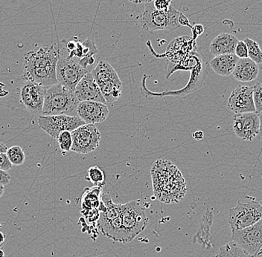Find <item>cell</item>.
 <instances>
[{"label": "cell", "instance_id": "20", "mask_svg": "<svg viewBox=\"0 0 262 257\" xmlns=\"http://www.w3.org/2000/svg\"><path fill=\"white\" fill-rule=\"evenodd\" d=\"M238 60L235 54L219 55L211 60L210 66L217 75L228 77L233 73Z\"/></svg>", "mask_w": 262, "mask_h": 257}, {"label": "cell", "instance_id": "11", "mask_svg": "<svg viewBox=\"0 0 262 257\" xmlns=\"http://www.w3.org/2000/svg\"><path fill=\"white\" fill-rule=\"evenodd\" d=\"M232 241L251 256L262 247V219L242 230H231Z\"/></svg>", "mask_w": 262, "mask_h": 257}, {"label": "cell", "instance_id": "15", "mask_svg": "<svg viewBox=\"0 0 262 257\" xmlns=\"http://www.w3.org/2000/svg\"><path fill=\"white\" fill-rule=\"evenodd\" d=\"M77 116L86 124L104 122L109 114L106 104L96 101H81L77 107Z\"/></svg>", "mask_w": 262, "mask_h": 257}, {"label": "cell", "instance_id": "24", "mask_svg": "<svg viewBox=\"0 0 262 257\" xmlns=\"http://www.w3.org/2000/svg\"><path fill=\"white\" fill-rule=\"evenodd\" d=\"M245 42L248 49V57L256 64H262V50L259 44L252 39H245Z\"/></svg>", "mask_w": 262, "mask_h": 257}, {"label": "cell", "instance_id": "17", "mask_svg": "<svg viewBox=\"0 0 262 257\" xmlns=\"http://www.w3.org/2000/svg\"><path fill=\"white\" fill-rule=\"evenodd\" d=\"M98 227L103 235L116 242L127 243L129 241L127 233L123 227L122 216L106 222H98Z\"/></svg>", "mask_w": 262, "mask_h": 257}, {"label": "cell", "instance_id": "34", "mask_svg": "<svg viewBox=\"0 0 262 257\" xmlns=\"http://www.w3.org/2000/svg\"><path fill=\"white\" fill-rule=\"evenodd\" d=\"M191 31H192L193 34H194L195 37L201 35L204 32V28L202 25H195L194 26H192L191 28Z\"/></svg>", "mask_w": 262, "mask_h": 257}, {"label": "cell", "instance_id": "41", "mask_svg": "<svg viewBox=\"0 0 262 257\" xmlns=\"http://www.w3.org/2000/svg\"><path fill=\"white\" fill-rule=\"evenodd\" d=\"M8 148L6 145L4 144L0 143V154L3 153H6L7 152Z\"/></svg>", "mask_w": 262, "mask_h": 257}, {"label": "cell", "instance_id": "19", "mask_svg": "<svg viewBox=\"0 0 262 257\" xmlns=\"http://www.w3.org/2000/svg\"><path fill=\"white\" fill-rule=\"evenodd\" d=\"M259 74L258 65L250 58L239 59L232 76L241 82H250L256 79Z\"/></svg>", "mask_w": 262, "mask_h": 257}, {"label": "cell", "instance_id": "26", "mask_svg": "<svg viewBox=\"0 0 262 257\" xmlns=\"http://www.w3.org/2000/svg\"><path fill=\"white\" fill-rule=\"evenodd\" d=\"M86 179L90 182L93 183L95 186H102L104 185V172L100 169L98 167H92L88 171V176Z\"/></svg>", "mask_w": 262, "mask_h": 257}, {"label": "cell", "instance_id": "1", "mask_svg": "<svg viewBox=\"0 0 262 257\" xmlns=\"http://www.w3.org/2000/svg\"><path fill=\"white\" fill-rule=\"evenodd\" d=\"M60 55V47L57 43L29 51L24 55L22 79L47 88L57 84L56 65Z\"/></svg>", "mask_w": 262, "mask_h": 257}, {"label": "cell", "instance_id": "31", "mask_svg": "<svg viewBox=\"0 0 262 257\" xmlns=\"http://www.w3.org/2000/svg\"><path fill=\"white\" fill-rule=\"evenodd\" d=\"M172 0H154V6L159 11L166 12L171 7Z\"/></svg>", "mask_w": 262, "mask_h": 257}, {"label": "cell", "instance_id": "6", "mask_svg": "<svg viewBox=\"0 0 262 257\" xmlns=\"http://www.w3.org/2000/svg\"><path fill=\"white\" fill-rule=\"evenodd\" d=\"M247 201H237V205L229 209L228 222L231 230H242L253 225L262 219V204L255 198L248 196Z\"/></svg>", "mask_w": 262, "mask_h": 257}, {"label": "cell", "instance_id": "12", "mask_svg": "<svg viewBox=\"0 0 262 257\" xmlns=\"http://www.w3.org/2000/svg\"><path fill=\"white\" fill-rule=\"evenodd\" d=\"M47 89L38 83L24 81L19 89L21 102L29 112L42 114Z\"/></svg>", "mask_w": 262, "mask_h": 257}, {"label": "cell", "instance_id": "7", "mask_svg": "<svg viewBox=\"0 0 262 257\" xmlns=\"http://www.w3.org/2000/svg\"><path fill=\"white\" fill-rule=\"evenodd\" d=\"M88 73L89 70L83 68L73 58H69L60 51L56 65L57 83L74 91L78 83Z\"/></svg>", "mask_w": 262, "mask_h": 257}, {"label": "cell", "instance_id": "4", "mask_svg": "<svg viewBox=\"0 0 262 257\" xmlns=\"http://www.w3.org/2000/svg\"><path fill=\"white\" fill-rule=\"evenodd\" d=\"M180 14L181 12L173 6H171L168 11L164 12L156 9L153 2L145 3V9L141 15V28L147 32L176 30L180 26Z\"/></svg>", "mask_w": 262, "mask_h": 257}, {"label": "cell", "instance_id": "32", "mask_svg": "<svg viewBox=\"0 0 262 257\" xmlns=\"http://www.w3.org/2000/svg\"><path fill=\"white\" fill-rule=\"evenodd\" d=\"M13 165L8 158L7 154L3 153L0 154V170L8 172V170L12 168Z\"/></svg>", "mask_w": 262, "mask_h": 257}, {"label": "cell", "instance_id": "5", "mask_svg": "<svg viewBox=\"0 0 262 257\" xmlns=\"http://www.w3.org/2000/svg\"><path fill=\"white\" fill-rule=\"evenodd\" d=\"M95 81L101 90L106 105L118 101L122 92V83L114 67L108 62L100 61L91 72Z\"/></svg>", "mask_w": 262, "mask_h": 257}, {"label": "cell", "instance_id": "27", "mask_svg": "<svg viewBox=\"0 0 262 257\" xmlns=\"http://www.w3.org/2000/svg\"><path fill=\"white\" fill-rule=\"evenodd\" d=\"M56 140L62 151H71L72 147H73V136H72L71 132L63 131L58 135Z\"/></svg>", "mask_w": 262, "mask_h": 257}, {"label": "cell", "instance_id": "36", "mask_svg": "<svg viewBox=\"0 0 262 257\" xmlns=\"http://www.w3.org/2000/svg\"><path fill=\"white\" fill-rule=\"evenodd\" d=\"M65 45L66 49L68 51L69 53H70V52H73L75 48H76V42H75V41H70Z\"/></svg>", "mask_w": 262, "mask_h": 257}, {"label": "cell", "instance_id": "28", "mask_svg": "<svg viewBox=\"0 0 262 257\" xmlns=\"http://www.w3.org/2000/svg\"><path fill=\"white\" fill-rule=\"evenodd\" d=\"M82 45H83V58L94 57L98 53L97 47L94 41L91 39L85 40L84 42H82Z\"/></svg>", "mask_w": 262, "mask_h": 257}, {"label": "cell", "instance_id": "45", "mask_svg": "<svg viewBox=\"0 0 262 257\" xmlns=\"http://www.w3.org/2000/svg\"><path fill=\"white\" fill-rule=\"evenodd\" d=\"M260 203H261V204H262V201H261V202H260Z\"/></svg>", "mask_w": 262, "mask_h": 257}, {"label": "cell", "instance_id": "37", "mask_svg": "<svg viewBox=\"0 0 262 257\" xmlns=\"http://www.w3.org/2000/svg\"><path fill=\"white\" fill-rule=\"evenodd\" d=\"M193 137H194L195 140H202V139H204V132H202V131H196V132L193 134Z\"/></svg>", "mask_w": 262, "mask_h": 257}, {"label": "cell", "instance_id": "14", "mask_svg": "<svg viewBox=\"0 0 262 257\" xmlns=\"http://www.w3.org/2000/svg\"><path fill=\"white\" fill-rule=\"evenodd\" d=\"M227 108L235 114L256 112L253 101V86L239 85L231 93Z\"/></svg>", "mask_w": 262, "mask_h": 257}, {"label": "cell", "instance_id": "25", "mask_svg": "<svg viewBox=\"0 0 262 257\" xmlns=\"http://www.w3.org/2000/svg\"><path fill=\"white\" fill-rule=\"evenodd\" d=\"M6 154L11 163L15 166H20L26 161L24 150L19 146H14L8 149Z\"/></svg>", "mask_w": 262, "mask_h": 257}, {"label": "cell", "instance_id": "2", "mask_svg": "<svg viewBox=\"0 0 262 257\" xmlns=\"http://www.w3.org/2000/svg\"><path fill=\"white\" fill-rule=\"evenodd\" d=\"M154 193L159 201L177 203L184 197L187 188L186 181L178 168L168 160L155 161L150 170Z\"/></svg>", "mask_w": 262, "mask_h": 257}, {"label": "cell", "instance_id": "13", "mask_svg": "<svg viewBox=\"0 0 262 257\" xmlns=\"http://www.w3.org/2000/svg\"><path fill=\"white\" fill-rule=\"evenodd\" d=\"M233 131L241 140L252 142L258 137L260 121L257 112L235 114L233 118Z\"/></svg>", "mask_w": 262, "mask_h": 257}, {"label": "cell", "instance_id": "8", "mask_svg": "<svg viewBox=\"0 0 262 257\" xmlns=\"http://www.w3.org/2000/svg\"><path fill=\"white\" fill-rule=\"evenodd\" d=\"M122 224L130 242L142 233L148 223V218L138 201L124 204L122 214Z\"/></svg>", "mask_w": 262, "mask_h": 257}, {"label": "cell", "instance_id": "35", "mask_svg": "<svg viewBox=\"0 0 262 257\" xmlns=\"http://www.w3.org/2000/svg\"><path fill=\"white\" fill-rule=\"evenodd\" d=\"M179 24L180 26H188V27L192 28V26H191V24H190L189 20H188V19L187 17H186V16L184 15L183 14H180V17H179Z\"/></svg>", "mask_w": 262, "mask_h": 257}, {"label": "cell", "instance_id": "22", "mask_svg": "<svg viewBox=\"0 0 262 257\" xmlns=\"http://www.w3.org/2000/svg\"><path fill=\"white\" fill-rule=\"evenodd\" d=\"M213 219H214V214L212 209H208L203 216L202 220H201V229L196 234L194 240L198 239V242L199 243L203 244L206 247H212L210 243V229L212 225Z\"/></svg>", "mask_w": 262, "mask_h": 257}, {"label": "cell", "instance_id": "44", "mask_svg": "<svg viewBox=\"0 0 262 257\" xmlns=\"http://www.w3.org/2000/svg\"><path fill=\"white\" fill-rule=\"evenodd\" d=\"M0 257H5V253L3 250L0 248Z\"/></svg>", "mask_w": 262, "mask_h": 257}, {"label": "cell", "instance_id": "3", "mask_svg": "<svg viewBox=\"0 0 262 257\" xmlns=\"http://www.w3.org/2000/svg\"><path fill=\"white\" fill-rule=\"evenodd\" d=\"M79 103L73 91L57 83L47 88L42 115L77 116V107Z\"/></svg>", "mask_w": 262, "mask_h": 257}, {"label": "cell", "instance_id": "18", "mask_svg": "<svg viewBox=\"0 0 262 257\" xmlns=\"http://www.w3.org/2000/svg\"><path fill=\"white\" fill-rule=\"evenodd\" d=\"M238 42L236 36L229 33H222L213 39L209 46V52L214 56L235 54Z\"/></svg>", "mask_w": 262, "mask_h": 257}, {"label": "cell", "instance_id": "42", "mask_svg": "<svg viewBox=\"0 0 262 257\" xmlns=\"http://www.w3.org/2000/svg\"><path fill=\"white\" fill-rule=\"evenodd\" d=\"M4 192H5L4 184H1V183H0V198H1L2 196H3V194H4Z\"/></svg>", "mask_w": 262, "mask_h": 257}, {"label": "cell", "instance_id": "43", "mask_svg": "<svg viewBox=\"0 0 262 257\" xmlns=\"http://www.w3.org/2000/svg\"><path fill=\"white\" fill-rule=\"evenodd\" d=\"M253 257H262V247Z\"/></svg>", "mask_w": 262, "mask_h": 257}, {"label": "cell", "instance_id": "29", "mask_svg": "<svg viewBox=\"0 0 262 257\" xmlns=\"http://www.w3.org/2000/svg\"><path fill=\"white\" fill-rule=\"evenodd\" d=\"M253 101L256 112H262V83H258L253 86Z\"/></svg>", "mask_w": 262, "mask_h": 257}, {"label": "cell", "instance_id": "9", "mask_svg": "<svg viewBox=\"0 0 262 257\" xmlns=\"http://www.w3.org/2000/svg\"><path fill=\"white\" fill-rule=\"evenodd\" d=\"M85 124L78 116L67 115H41L38 119V125L49 136L57 139L63 131L73 132L78 127Z\"/></svg>", "mask_w": 262, "mask_h": 257}, {"label": "cell", "instance_id": "16", "mask_svg": "<svg viewBox=\"0 0 262 257\" xmlns=\"http://www.w3.org/2000/svg\"><path fill=\"white\" fill-rule=\"evenodd\" d=\"M74 92L79 102L96 101L106 104L105 99L90 72L85 75L78 83Z\"/></svg>", "mask_w": 262, "mask_h": 257}, {"label": "cell", "instance_id": "30", "mask_svg": "<svg viewBox=\"0 0 262 257\" xmlns=\"http://www.w3.org/2000/svg\"><path fill=\"white\" fill-rule=\"evenodd\" d=\"M235 55L239 59L248 58V49L244 40H238L235 47Z\"/></svg>", "mask_w": 262, "mask_h": 257}, {"label": "cell", "instance_id": "40", "mask_svg": "<svg viewBox=\"0 0 262 257\" xmlns=\"http://www.w3.org/2000/svg\"><path fill=\"white\" fill-rule=\"evenodd\" d=\"M131 3H134V4H141V3H147L153 2L154 0H129Z\"/></svg>", "mask_w": 262, "mask_h": 257}, {"label": "cell", "instance_id": "10", "mask_svg": "<svg viewBox=\"0 0 262 257\" xmlns=\"http://www.w3.org/2000/svg\"><path fill=\"white\" fill-rule=\"evenodd\" d=\"M71 133L73 136L71 151L88 154L99 147L101 133L95 124H83Z\"/></svg>", "mask_w": 262, "mask_h": 257}, {"label": "cell", "instance_id": "38", "mask_svg": "<svg viewBox=\"0 0 262 257\" xmlns=\"http://www.w3.org/2000/svg\"><path fill=\"white\" fill-rule=\"evenodd\" d=\"M258 117H259L260 127L259 132H258V138L262 142V112L258 113Z\"/></svg>", "mask_w": 262, "mask_h": 257}, {"label": "cell", "instance_id": "39", "mask_svg": "<svg viewBox=\"0 0 262 257\" xmlns=\"http://www.w3.org/2000/svg\"><path fill=\"white\" fill-rule=\"evenodd\" d=\"M5 242H6V236L3 232L0 231V248H3Z\"/></svg>", "mask_w": 262, "mask_h": 257}, {"label": "cell", "instance_id": "21", "mask_svg": "<svg viewBox=\"0 0 262 257\" xmlns=\"http://www.w3.org/2000/svg\"><path fill=\"white\" fill-rule=\"evenodd\" d=\"M102 188V186H94L93 188H86L84 190L82 197L83 213L98 208L101 202Z\"/></svg>", "mask_w": 262, "mask_h": 257}, {"label": "cell", "instance_id": "33", "mask_svg": "<svg viewBox=\"0 0 262 257\" xmlns=\"http://www.w3.org/2000/svg\"><path fill=\"white\" fill-rule=\"evenodd\" d=\"M10 180H11V176H10L9 173L8 172L0 170V183L6 185L9 183Z\"/></svg>", "mask_w": 262, "mask_h": 257}, {"label": "cell", "instance_id": "23", "mask_svg": "<svg viewBox=\"0 0 262 257\" xmlns=\"http://www.w3.org/2000/svg\"><path fill=\"white\" fill-rule=\"evenodd\" d=\"M214 257H253L246 253L235 242H229L221 246Z\"/></svg>", "mask_w": 262, "mask_h": 257}]
</instances>
